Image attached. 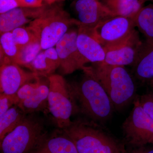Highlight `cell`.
<instances>
[{
    "label": "cell",
    "instance_id": "5bb4252c",
    "mask_svg": "<svg viewBox=\"0 0 153 153\" xmlns=\"http://www.w3.org/2000/svg\"><path fill=\"white\" fill-rule=\"evenodd\" d=\"M76 39L77 48L87 63H101L104 61L105 52L104 47L91 34L87 28L79 26Z\"/></svg>",
    "mask_w": 153,
    "mask_h": 153
},
{
    "label": "cell",
    "instance_id": "30bf717a",
    "mask_svg": "<svg viewBox=\"0 0 153 153\" xmlns=\"http://www.w3.org/2000/svg\"><path fill=\"white\" fill-rule=\"evenodd\" d=\"M142 44L138 33L135 29L123 41L104 48L105 57L102 63L111 65L132 66L136 60Z\"/></svg>",
    "mask_w": 153,
    "mask_h": 153
},
{
    "label": "cell",
    "instance_id": "83f0119b",
    "mask_svg": "<svg viewBox=\"0 0 153 153\" xmlns=\"http://www.w3.org/2000/svg\"><path fill=\"white\" fill-rule=\"evenodd\" d=\"M44 50L46 57L56 68L60 66V59L56 48L51 47Z\"/></svg>",
    "mask_w": 153,
    "mask_h": 153
},
{
    "label": "cell",
    "instance_id": "603a6c76",
    "mask_svg": "<svg viewBox=\"0 0 153 153\" xmlns=\"http://www.w3.org/2000/svg\"><path fill=\"white\" fill-rule=\"evenodd\" d=\"M0 44L1 60L4 58H7L13 62L20 48L14 41L12 32L1 34Z\"/></svg>",
    "mask_w": 153,
    "mask_h": 153
},
{
    "label": "cell",
    "instance_id": "d6986e66",
    "mask_svg": "<svg viewBox=\"0 0 153 153\" xmlns=\"http://www.w3.org/2000/svg\"><path fill=\"white\" fill-rule=\"evenodd\" d=\"M132 19L146 39L153 40V4L143 6Z\"/></svg>",
    "mask_w": 153,
    "mask_h": 153
},
{
    "label": "cell",
    "instance_id": "52a82bcc",
    "mask_svg": "<svg viewBox=\"0 0 153 153\" xmlns=\"http://www.w3.org/2000/svg\"><path fill=\"white\" fill-rule=\"evenodd\" d=\"M122 125L123 133L130 144L141 147L153 144V120L140 105L138 99Z\"/></svg>",
    "mask_w": 153,
    "mask_h": 153
},
{
    "label": "cell",
    "instance_id": "44dd1931",
    "mask_svg": "<svg viewBox=\"0 0 153 153\" xmlns=\"http://www.w3.org/2000/svg\"><path fill=\"white\" fill-rule=\"evenodd\" d=\"M42 50L38 40L21 47L13 62L27 67Z\"/></svg>",
    "mask_w": 153,
    "mask_h": 153
},
{
    "label": "cell",
    "instance_id": "9a60e30c",
    "mask_svg": "<svg viewBox=\"0 0 153 153\" xmlns=\"http://www.w3.org/2000/svg\"><path fill=\"white\" fill-rule=\"evenodd\" d=\"M132 68L134 75L141 82L153 79V40L143 41Z\"/></svg>",
    "mask_w": 153,
    "mask_h": 153
},
{
    "label": "cell",
    "instance_id": "3957f363",
    "mask_svg": "<svg viewBox=\"0 0 153 153\" xmlns=\"http://www.w3.org/2000/svg\"><path fill=\"white\" fill-rule=\"evenodd\" d=\"M89 67L96 79L109 97L116 109L123 108L134 98L135 85L125 66L101 63Z\"/></svg>",
    "mask_w": 153,
    "mask_h": 153
},
{
    "label": "cell",
    "instance_id": "f1b7e54d",
    "mask_svg": "<svg viewBox=\"0 0 153 153\" xmlns=\"http://www.w3.org/2000/svg\"><path fill=\"white\" fill-rule=\"evenodd\" d=\"M19 7L17 0H0V14Z\"/></svg>",
    "mask_w": 153,
    "mask_h": 153
},
{
    "label": "cell",
    "instance_id": "277c9868",
    "mask_svg": "<svg viewBox=\"0 0 153 153\" xmlns=\"http://www.w3.org/2000/svg\"><path fill=\"white\" fill-rule=\"evenodd\" d=\"M78 25L76 19H71L61 6L56 5L48 7L27 27L40 42L42 50H45L55 47L72 25Z\"/></svg>",
    "mask_w": 153,
    "mask_h": 153
},
{
    "label": "cell",
    "instance_id": "ac0fdd59",
    "mask_svg": "<svg viewBox=\"0 0 153 153\" xmlns=\"http://www.w3.org/2000/svg\"><path fill=\"white\" fill-rule=\"evenodd\" d=\"M116 16L132 18L144 3L140 0H97Z\"/></svg>",
    "mask_w": 153,
    "mask_h": 153
},
{
    "label": "cell",
    "instance_id": "cb8c5ba5",
    "mask_svg": "<svg viewBox=\"0 0 153 153\" xmlns=\"http://www.w3.org/2000/svg\"><path fill=\"white\" fill-rule=\"evenodd\" d=\"M11 32L14 41L19 48L38 40L28 27H19Z\"/></svg>",
    "mask_w": 153,
    "mask_h": 153
},
{
    "label": "cell",
    "instance_id": "2e32d148",
    "mask_svg": "<svg viewBox=\"0 0 153 153\" xmlns=\"http://www.w3.org/2000/svg\"><path fill=\"white\" fill-rule=\"evenodd\" d=\"M31 153H78L72 140L64 132L45 139Z\"/></svg>",
    "mask_w": 153,
    "mask_h": 153
},
{
    "label": "cell",
    "instance_id": "ba28073f",
    "mask_svg": "<svg viewBox=\"0 0 153 153\" xmlns=\"http://www.w3.org/2000/svg\"><path fill=\"white\" fill-rule=\"evenodd\" d=\"M135 27L132 18L114 16L100 22L93 28L87 29L104 48L123 41L131 34Z\"/></svg>",
    "mask_w": 153,
    "mask_h": 153
},
{
    "label": "cell",
    "instance_id": "7c38bea8",
    "mask_svg": "<svg viewBox=\"0 0 153 153\" xmlns=\"http://www.w3.org/2000/svg\"><path fill=\"white\" fill-rule=\"evenodd\" d=\"M74 7L79 26L88 29L94 27L108 18L116 16L97 0H77Z\"/></svg>",
    "mask_w": 153,
    "mask_h": 153
},
{
    "label": "cell",
    "instance_id": "1f68e13d",
    "mask_svg": "<svg viewBox=\"0 0 153 153\" xmlns=\"http://www.w3.org/2000/svg\"><path fill=\"white\" fill-rule=\"evenodd\" d=\"M64 1V0H45L46 3L49 5L54 4L55 2H58L62 1Z\"/></svg>",
    "mask_w": 153,
    "mask_h": 153
},
{
    "label": "cell",
    "instance_id": "d4e9b609",
    "mask_svg": "<svg viewBox=\"0 0 153 153\" xmlns=\"http://www.w3.org/2000/svg\"><path fill=\"white\" fill-rule=\"evenodd\" d=\"M40 76L26 83L18 91L16 94L19 100V102L23 101L29 97L37 89L42 82ZM19 104V103H18Z\"/></svg>",
    "mask_w": 153,
    "mask_h": 153
},
{
    "label": "cell",
    "instance_id": "9c48e42d",
    "mask_svg": "<svg viewBox=\"0 0 153 153\" xmlns=\"http://www.w3.org/2000/svg\"><path fill=\"white\" fill-rule=\"evenodd\" d=\"M78 27L69 29L55 45L60 61V66L63 73L69 74L78 69L82 70L88 63L79 52L76 39Z\"/></svg>",
    "mask_w": 153,
    "mask_h": 153
},
{
    "label": "cell",
    "instance_id": "e0dca14e",
    "mask_svg": "<svg viewBox=\"0 0 153 153\" xmlns=\"http://www.w3.org/2000/svg\"><path fill=\"white\" fill-rule=\"evenodd\" d=\"M49 93V84L41 82L37 89L31 95L17 105L21 109L27 114L43 111L48 106Z\"/></svg>",
    "mask_w": 153,
    "mask_h": 153
},
{
    "label": "cell",
    "instance_id": "4dcf8cb0",
    "mask_svg": "<svg viewBox=\"0 0 153 153\" xmlns=\"http://www.w3.org/2000/svg\"><path fill=\"white\" fill-rule=\"evenodd\" d=\"M130 153H153V149L147 151L143 150V149H138L133 151L131 152Z\"/></svg>",
    "mask_w": 153,
    "mask_h": 153
},
{
    "label": "cell",
    "instance_id": "5b68a950",
    "mask_svg": "<svg viewBox=\"0 0 153 153\" xmlns=\"http://www.w3.org/2000/svg\"><path fill=\"white\" fill-rule=\"evenodd\" d=\"M45 138L43 123L26 116L1 140V153H31Z\"/></svg>",
    "mask_w": 153,
    "mask_h": 153
},
{
    "label": "cell",
    "instance_id": "ffe728a7",
    "mask_svg": "<svg viewBox=\"0 0 153 153\" xmlns=\"http://www.w3.org/2000/svg\"><path fill=\"white\" fill-rule=\"evenodd\" d=\"M26 114L18 105L12 106L0 117V140L16 128L26 117Z\"/></svg>",
    "mask_w": 153,
    "mask_h": 153
},
{
    "label": "cell",
    "instance_id": "d6a6232c",
    "mask_svg": "<svg viewBox=\"0 0 153 153\" xmlns=\"http://www.w3.org/2000/svg\"><path fill=\"white\" fill-rule=\"evenodd\" d=\"M144 4L145 3H146V2L147 1H153V0H140Z\"/></svg>",
    "mask_w": 153,
    "mask_h": 153
},
{
    "label": "cell",
    "instance_id": "8992f818",
    "mask_svg": "<svg viewBox=\"0 0 153 153\" xmlns=\"http://www.w3.org/2000/svg\"><path fill=\"white\" fill-rule=\"evenodd\" d=\"M48 78L49 81L48 109L57 125L63 130L72 123L71 117L76 109V100L71 85L66 83L61 75L52 74Z\"/></svg>",
    "mask_w": 153,
    "mask_h": 153
},
{
    "label": "cell",
    "instance_id": "7402d4cb",
    "mask_svg": "<svg viewBox=\"0 0 153 153\" xmlns=\"http://www.w3.org/2000/svg\"><path fill=\"white\" fill-rule=\"evenodd\" d=\"M27 68H29L32 72L43 76L52 75L57 68L47 59L44 51H41Z\"/></svg>",
    "mask_w": 153,
    "mask_h": 153
},
{
    "label": "cell",
    "instance_id": "4316f807",
    "mask_svg": "<svg viewBox=\"0 0 153 153\" xmlns=\"http://www.w3.org/2000/svg\"><path fill=\"white\" fill-rule=\"evenodd\" d=\"M138 100L143 109L153 120V90L143 94Z\"/></svg>",
    "mask_w": 153,
    "mask_h": 153
},
{
    "label": "cell",
    "instance_id": "484cf974",
    "mask_svg": "<svg viewBox=\"0 0 153 153\" xmlns=\"http://www.w3.org/2000/svg\"><path fill=\"white\" fill-rule=\"evenodd\" d=\"M19 100L17 94L8 95L1 93L0 96V117L3 115L13 105H18Z\"/></svg>",
    "mask_w": 153,
    "mask_h": 153
},
{
    "label": "cell",
    "instance_id": "f546056e",
    "mask_svg": "<svg viewBox=\"0 0 153 153\" xmlns=\"http://www.w3.org/2000/svg\"><path fill=\"white\" fill-rule=\"evenodd\" d=\"M19 7L35 8L41 7L45 5L43 4V0H17Z\"/></svg>",
    "mask_w": 153,
    "mask_h": 153
},
{
    "label": "cell",
    "instance_id": "836d02e7",
    "mask_svg": "<svg viewBox=\"0 0 153 153\" xmlns=\"http://www.w3.org/2000/svg\"><path fill=\"white\" fill-rule=\"evenodd\" d=\"M149 82L150 85H152V86H153V79H152V80H151Z\"/></svg>",
    "mask_w": 153,
    "mask_h": 153
},
{
    "label": "cell",
    "instance_id": "8fae6325",
    "mask_svg": "<svg viewBox=\"0 0 153 153\" xmlns=\"http://www.w3.org/2000/svg\"><path fill=\"white\" fill-rule=\"evenodd\" d=\"M20 66L12 61L1 64V93L8 95L16 94L26 83L41 76L34 72H27Z\"/></svg>",
    "mask_w": 153,
    "mask_h": 153
},
{
    "label": "cell",
    "instance_id": "6da1fadb",
    "mask_svg": "<svg viewBox=\"0 0 153 153\" xmlns=\"http://www.w3.org/2000/svg\"><path fill=\"white\" fill-rule=\"evenodd\" d=\"M81 81L71 85L79 108L95 122L104 123L111 117L114 108L109 97L91 72L89 67L83 70Z\"/></svg>",
    "mask_w": 153,
    "mask_h": 153
},
{
    "label": "cell",
    "instance_id": "4fadbf2b",
    "mask_svg": "<svg viewBox=\"0 0 153 153\" xmlns=\"http://www.w3.org/2000/svg\"><path fill=\"white\" fill-rule=\"evenodd\" d=\"M48 7H18L0 15L1 34L11 32L14 29L23 27L38 18L44 13Z\"/></svg>",
    "mask_w": 153,
    "mask_h": 153
},
{
    "label": "cell",
    "instance_id": "7a4b0ae2",
    "mask_svg": "<svg viewBox=\"0 0 153 153\" xmlns=\"http://www.w3.org/2000/svg\"><path fill=\"white\" fill-rule=\"evenodd\" d=\"M63 131L78 153H126L123 147L93 121L75 120Z\"/></svg>",
    "mask_w": 153,
    "mask_h": 153
}]
</instances>
